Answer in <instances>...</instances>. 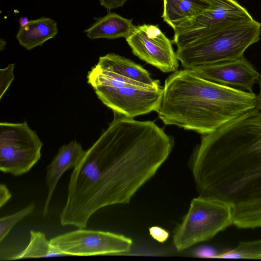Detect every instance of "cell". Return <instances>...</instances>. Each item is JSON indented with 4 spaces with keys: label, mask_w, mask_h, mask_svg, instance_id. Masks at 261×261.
Listing matches in <instances>:
<instances>
[{
    "label": "cell",
    "mask_w": 261,
    "mask_h": 261,
    "mask_svg": "<svg viewBox=\"0 0 261 261\" xmlns=\"http://www.w3.org/2000/svg\"><path fill=\"white\" fill-rule=\"evenodd\" d=\"M113 114L107 128L71 174L60 215L62 226L86 228L99 209L129 203L172 151L173 138L154 122Z\"/></svg>",
    "instance_id": "cell-1"
},
{
    "label": "cell",
    "mask_w": 261,
    "mask_h": 261,
    "mask_svg": "<svg viewBox=\"0 0 261 261\" xmlns=\"http://www.w3.org/2000/svg\"><path fill=\"white\" fill-rule=\"evenodd\" d=\"M191 168L200 195L232 207L261 202V112L254 109L202 135Z\"/></svg>",
    "instance_id": "cell-2"
},
{
    "label": "cell",
    "mask_w": 261,
    "mask_h": 261,
    "mask_svg": "<svg viewBox=\"0 0 261 261\" xmlns=\"http://www.w3.org/2000/svg\"><path fill=\"white\" fill-rule=\"evenodd\" d=\"M155 112L166 125L202 135L211 133L256 108V95L202 78L182 69L165 80Z\"/></svg>",
    "instance_id": "cell-3"
},
{
    "label": "cell",
    "mask_w": 261,
    "mask_h": 261,
    "mask_svg": "<svg viewBox=\"0 0 261 261\" xmlns=\"http://www.w3.org/2000/svg\"><path fill=\"white\" fill-rule=\"evenodd\" d=\"M261 23L253 18L213 24L177 47L176 55L184 69L242 58L257 42Z\"/></svg>",
    "instance_id": "cell-4"
},
{
    "label": "cell",
    "mask_w": 261,
    "mask_h": 261,
    "mask_svg": "<svg viewBox=\"0 0 261 261\" xmlns=\"http://www.w3.org/2000/svg\"><path fill=\"white\" fill-rule=\"evenodd\" d=\"M233 224L232 207L222 200L200 195L191 201L187 213L173 236V243L181 251L207 241Z\"/></svg>",
    "instance_id": "cell-5"
},
{
    "label": "cell",
    "mask_w": 261,
    "mask_h": 261,
    "mask_svg": "<svg viewBox=\"0 0 261 261\" xmlns=\"http://www.w3.org/2000/svg\"><path fill=\"white\" fill-rule=\"evenodd\" d=\"M43 143L27 121L0 123V171L14 176L29 172L41 157Z\"/></svg>",
    "instance_id": "cell-6"
},
{
    "label": "cell",
    "mask_w": 261,
    "mask_h": 261,
    "mask_svg": "<svg viewBox=\"0 0 261 261\" xmlns=\"http://www.w3.org/2000/svg\"><path fill=\"white\" fill-rule=\"evenodd\" d=\"M50 242L68 256L125 253L130 251L133 244L131 239L122 234L85 228L59 235Z\"/></svg>",
    "instance_id": "cell-7"
},
{
    "label": "cell",
    "mask_w": 261,
    "mask_h": 261,
    "mask_svg": "<svg viewBox=\"0 0 261 261\" xmlns=\"http://www.w3.org/2000/svg\"><path fill=\"white\" fill-rule=\"evenodd\" d=\"M100 101L115 112L128 118L155 111L160 102L163 87L127 86L121 87H93Z\"/></svg>",
    "instance_id": "cell-8"
},
{
    "label": "cell",
    "mask_w": 261,
    "mask_h": 261,
    "mask_svg": "<svg viewBox=\"0 0 261 261\" xmlns=\"http://www.w3.org/2000/svg\"><path fill=\"white\" fill-rule=\"evenodd\" d=\"M126 41L134 55L163 72L178 70V60L172 41L158 25L148 24L136 26Z\"/></svg>",
    "instance_id": "cell-9"
},
{
    "label": "cell",
    "mask_w": 261,
    "mask_h": 261,
    "mask_svg": "<svg viewBox=\"0 0 261 261\" xmlns=\"http://www.w3.org/2000/svg\"><path fill=\"white\" fill-rule=\"evenodd\" d=\"M208 7L190 23L174 32L172 41L179 47L200 31L210 26L223 22L251 19L248 11L235 0H204Z\"/></svg>",
    "instance_id": "cell-10"
},
{
    "label": "cell",
    "mask_w": 261,
    "mask_h": 261,
    "mask_svg": "<svg viewBox=\"0 0 261 261\" xmlns=\"http://www.w3.org/2000/svg\"><path fill=\"white\" fill-rule=\"evenodd\" d=\"M193 70L199 76L217 84L253 92L259 74L244 57L239 59L207 64Z\"/></svg>",
    "instance_id": "cell-11"
},
{
    "label": "cell",
    "mask_w": 261,
    "mask_h": 261,
    "mask_svg": "<svg viewBox=\"0 0 261 261\" xmlns=\"http://www.w3.org/2000/svg\"><path fill=\"white\" fill-rule=\"evenodd\" d=\"M85 151L80 143L72 140L59 149L47 167L45 179L48 192L43 208V216L48 213L51 198L60 178L66 171L71 168L74 169L76 166Z\"/></svg>",
    "instance_id": "cell-12"
},
{
    "label": "cell",
    "mask_w": 261,
    "mask_h": 261,
    "mask_svg": "<svg viewBox=\"0 0 261 261\" xmlns=\"http://www.w3.org/2000/svg\"><path fill=\"white\" fill-rule=\"evenodd\" d=\"M162 18L173 30L190 23L208 7L204 0H164Z\"/></svg>",
    "instance_id": "cell-13"
},
{
    "label": "cell",
    "mask_w": 261,
    "mask_h": 261,
    "mask_svg": "<svg viewBox=\"0 0 261 261\" xmlns=\"http://www.w3.org/2000/svg\"><path fill=\"white\" fill-rule=\"evenodd\" d=\"M58 32L57 22L54 19L42 17L20 26L16 39L21 46L31 50L54 38Z\"/></svg>",
    "instance_id": "cell-14"
},
{
    "label": "cell",
    "mask_w": 261,
    "mask_h": 261,
    "mask_svg": "<svg viewBox=\"0 0 261 261\" xmlns=\"http://www.w3.org/2000/svg\"><path fill=\"white\" fill-rule=\"evenodd\" d=\"M108 71L151 86L160 85L158 80L152 79L150 73L142 66L125 57L109 53L99 58L96 64Z\"/></svg>",
    "instance_id": "cell-15"
},
{
    "label": "cell",
    "mask_w": 261,
    "mask_h": 261,
    "mask_svg": "<svg viewBox=\"0 0 261 261\" xmlns=\"http://www.w3.org/2000/svg\"><path fill=\"white\" fill-rule=\"evenodd\" d=\"M135 27L132 19L111 12L98 19L85 32L91 40L100 38L114 39L122 37L126 38L133 32Z\"/></svg>",
    "instance_id": "cell-16"
},
{
    "label": "cell",
    "mask_w": 261,
    "mask_h": 261,
    "mask_svg": "<svg viewBox=\"0 0 261 261\" xmlns=\"http://www.w3.org/2000/svg\"><path fill=\"white\" fill-rule=\"evenodd\" d=\"M68 255L61 251L48 241L45 234L38 231H30V242L25 249L18 254L5 259L16 260L24 258H40L56 256H67Z\"/></svg>",
    "instance_id": "cell-17"
},
{
    "label": "cell",
    "mask_w": 261,
    "mask_h": 261,
    "mask_svg": "<svg viewBox=\"0 0 261 261\" xmlns=\"http://www.w3.org/2000/svg\"><path fill=\"white\" fill-rule=\"evenodd\" d=\"M233 224L241 228L261 227V202L232 207Z\"/></svg>",
    "instance_id": "cell-18"
},
{
    "label": "cell",
    "mask_w": 261,
    "mask_h": 261,
    "mask_svg": "<svg viewBox=\"0 0 261 261\" xmlns=\"http://www.w3.org/2000/svg\"><path fill=\"white\" fill-rule=\"evenodd\" d=\"M216 258L261 259V239L241 242L235 248L219 253Z\"/></svg>",
    "instance_id": "cell-19"
},
{
    "label": "cell",
    "mask_w": 261,
    "mask_h": 261,
    "mask_svg": "<svg viewBox=\"0 0 261 261\" xmlns=\"http://www.w3.org/2000/svg\"><path fill=\"white\" fill-rule=\"evenodd\" d=\"M35 204L32 202L24 208L12 215L0 219V242H2L11 229L19 221L30 215L34 210Z\"/></svg>",
    "instance_id": "cell-20"
},
{
    "label": "cell",
    "mask_w": 261,
    "mask_h": 261,
    "mask_svg": "<svg viewBox=\"0 0 261 261\" xmlns=\"http://www.w3.org/2000/svg\"><path fill=\"white\" fill-rule=\"evenodd\" d=\"M15 64H10L5 68L0 69V99L7 92L14 79L13 70Z\"/></svg>",
    "instance_id": "cell-21"
},
{
    "label": "cell",
    "mask_w": 261,
    "mask_h": 261,
    "mask_svg": "<svg viewBox=\"0 0 261 261\" xmlns=\"http://www.w3.org/2000/svg\"><path fill=\"white\" fill-rule=\"evenodd\" d=\"M149 234L155 241L164 243L169 237V233L166 229L159 226H152L149 228Z\"/></svg>",
    "instance_id": "cell-22"
},
{
    "label": "cell",
    "mask_w": 261,
    "mask_h": 261,
    "mask_svg": "<svg viewBox=\"0 0 261 261\" xmlns=\"http://www.w3.org/2000/svg\"><path fill=\"white\" fill-rule=\"evenodd\" d=\"M193 253L195 256L202 258H216L219 254L215 249L209 246H201Z\"/></svg>",
    "instance_id": "cell-23"
},
{
    "label": "cell",
    "mask_w": 261,
    "mask_h": 261,
    "mask_svg": "<svg viewBox=\"0 0 261 261\" xmlns=\"http://www.w3.org/2000/svg\"><path fill=\"white\" fill-rule=\"evenodd\" d=\"M127 1V0H99L100 5L109 10L123 6Z\"/></svg>",
    "instance_id": "cell-24"
},
{
    "label": "cell",
    "mask_w": 261,
    "mask_h": 261,
    "mask_svg": "<svg viewBox=\"0 0 261 261\" xmlns=\"http://www.w3.org/2000/svg\"><path fill=\"white\" fill-rule=\"evenodd\" d=\"M12 196L9 190L4 184L0 185V207L2 208L9 200Z\"/></svg>",
    "instance_id": "cell-25"
},
{
    "label": "cell",
    "mask_w": 261,
    "mask_h": 261,
    "mask_svg": "<svg viewBox=\"0 0 261 261\" xmlns=\"http://www.w3.org/2000/svg\"><path fill=\"white\" fill-rule=\"evenodd\" d=\"M258 83L259 86V91L256 95V109L261 111V74L259 75Z\"/></svg>",
    "instance_id": "cell-26"
},
{
    "label": "cell",
    "mask_w": 261,
    "mask_h": 261,
    "mask_svg": "<svg viewBox=\"0 0 261 261\" xmlns=\"http://www.w3.org/2000/svg\"><path fill=\"white\" fill-rule=\"evenodd\" d=\"M6 45V42L3 40V39H1L0 40V50H3L4 49Z\"/></svg>",
    "instance_id": "cell-27"
}]
</instances>
